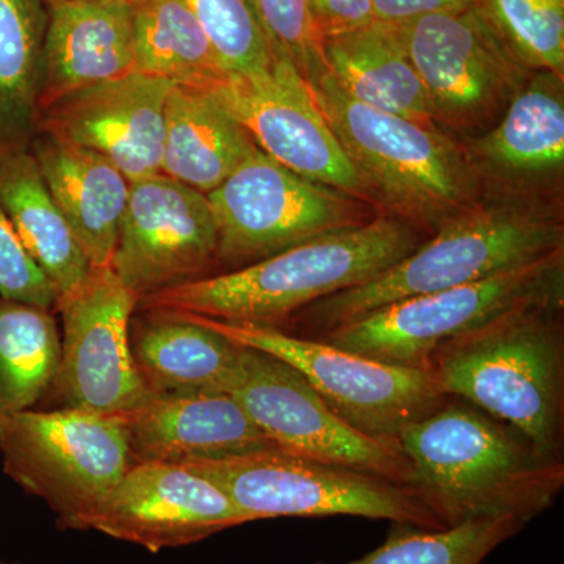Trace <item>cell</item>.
<instances>
[{
	"instance_id": "6da1fadb",
	"label": "cell",
	"mask_w": 564,
	"mask_h": 564,
	"mask_svg": "<svg viewBox=\"0 0 564 564\" xmlns=\"http://www.w3.org/2000/svg\"><path fill=\"white\" fill-rule=\"evenodd\" d=\"M397 444L413 469L411 489L445 527L503 518L527 525L563 491V458L454 397L403 429Z\"/></svg>"
},
{
	"instance_id": "7a4b0ae2",
	"label": "cell",
	"mask_w": 564,
	"mask_h": 564,
	"mask_svg": "<svg viewBox=\"0 0 564 564\" xmlns=\"http://www.w3.org/2000/svg\"><path fill=\"white\" fill-rule=\"evenodd\" d=\"M422 242L411 223L380 215L242 269L151 293L137 311L276 326L326 296L373 280Z\"/></svg>"
},
{
	"instance_id": "3957f363",
	"label": "cell",
	"mask_w": 564,
	"mask_h": 564,
	"mask_svg": "<svg viewBox=\"0 0 564 564\" xmlns=\"http://www.w3.org/2000/svg\"><path fill=\"white\" fill-rule=\"evenodd\" d=\"M563 299L527 304L441 345L429 370L454 399L513 426L562 458Z\"/></svg>"
},
{
	"instance_id": "277c9868",
	"label": "cell",
	"mask_w": 564,
	"mask_h": 564,
	"mask_svg": "<svg viewBox=\"0 0 564 564\" xmlns=\"http://www.w3.org/2000/svg\"><path fill=\"white\" fill-rule=\"evenodd\" d=\"M563 245L562 221L552 215L521 204H475L373 280L303 310V328L321 336L386 304L485 280L563 250Z\"/></svg>"
},
{
	"instance_id": "5b68a950",
	"label": "cell",
	"mask_w": 564,
	"mask_h": 564,
	"mask_svg": "<svg viewBox=\"0 0 564 564\" xmlns=\"http://www.w3.org/2000/svg\"><path fill=\"white\" fill-rule=\"evenodd\" d=\"M310 87L370 199L393 217L437 229L477 204L473 163L437 128L364 106L326 73Z\"/></svg>"
},
{
	"instance_id": "8992f818",
	"label": "cell",
	"mask_w": 564,
	"mask_h": 564,
	"mask_svg": "<svg viewBox=\"0 0 564 564\" xmlns=\"http://www.w3.org/2000/svg\"><path fill=\"white\" fill-rule=\"evenodd\" d=\"M563 282L560 250L485 280L386 304L315 337L391 366L429 370L441 345L516 307L563 299Z\"/></svg>"
},
{
	"instance_id": "52a82bcc",
	"label": "cell",
	"mask_w": 564,
	"mask_h": 564,
	"mask_svg": "<svg viewBox=\"0 0 564 564\" xmlns=\"http://www.w3.org/2000/svg\"><path fill=\"white\" fill-rule=\"evenodd\" d=\"M182 467L220 488L252 521L355 516L422 529H445L408 486L350 467L304 458L280 447Z\"/></svg>"
},
{
	"instance_id": "ba28073f",
	"label": "cell",
	"mask_w": 564,
	"mask_h": 564,
	"mask_svg": "<svg viewBox=\"0 0 564 564\" xmlns=\"http://www.w3.org/2000/svg\"><path fill=\"white\" fill-rule=\"evenodd\" d=\"M172 315L203 323L232 343L288 362L306 378L334 413L375 440L397 443L403 429L452 399L430 370L391 366L334 347L318 337L293 336L265 323Z\"/></svg>"
},
{
	"instance_id": "9c48e42d",
	"label": "cell",
	"mask_w": 564,
	"mask_h": 564,
	"mask_svg": "<svg viewBox=\"0 0 564 564\" xmlns=\"http://www.w3.org/2000/svg\"><path fill=\"white\" fill-rule=\"evenodd\" d=\"M0 455L3 473L66 530H82L132 466L120 419L76 408L0 415Z\"/></svg>"
},
{
	"instance_id": "30bf717a",
	"label": "cell",
	"mask_w": 564,
	"mask_h": 564,
	"mask_svg": "<svg viewBox=\"0 0 564 564\" xmlns=\"http://www.w3.org/2000/svg\"><path fill=\"white\" fill-rule=\"evenodd\" d=\"M207 199L217 262L228 272L370 220L355 196L291 172L258 147Z\"/></svg>"
},
{
	"instance_id": "8fae6325",
	"label": "cell",
	"mask_w": 564,
	"mask_h": 564,
	"mask_svg": "<svg viewBox=\"0 0 564 564\" xmlns=\"http://www.w3.org/2000/svg\"><path fill=\"white\" fill-rule=\"evenodd\" d=\"M228 393L282 451L411 488L413 469L399 444L352 429L323 402L299 370L276 356L242 347Z\"/></svg>"
},
{
	"instance_id": "7c38bea8",
	"label": "cell",
	"mask_w": 564,
	"mask_h": 564,
	"mask_svg": "<svg viewBox=\"0 0 564 564\" xmlns=\"http://www.w3.org/2000/svg\"><path fill=\"white\" fill-rule=\"evenodd\" d=\"M432 104L434 122L477 128L529 79L480 7L426 14L395 25Z\"/></svg>"
},
{
	"instance_id": "4fadbf2b",
	"label": "cell",
	"mask_w": 564,
	"mask_h": 564,
	"mask_svg": "<svg viewBox=\"0 0 564 564\" xmlns=\"http://www.w3.org/2000/svg\"><path fill=\"white\" fill-rule=\"evenodd\" d=\"M139 300L111 269H93L84 284L57 304L62 355L50 392L62 408L118 417L151 395L131 351Z\"/></svg>"
},
{
	"instance_id": "5bb4252c",
	"label": "cell",
	"mask_w": 564,
	"mask_h": 564,
	"mask_svg": "<svg viewBox=\"0 0 564 564\" xmlns=\"http://www.w3.org/2000/svg\"><path fill=\"white\" fill-rule=\"evenodd\" d=\"M203 90L209 91L273 161L306 180L370 199L369 188L318 109L310 84L288 57L274 55L272 68L265 73L229 74Z\"/></svg>"
},
{
	"instance_id": "9a60e30c",
	"label": "cell",
	"mask_w": 564,
	"mask_h": 564,
	"mask_svg": "<svg viewBox=\"0 0 564 564\" xmlns=\"http://www.w3.org/2000/svg\"><path fill=\"white\" fill-rule=\"evenodd\" d=\"M218 232L204 193L159 173L131 182L111 272L139 299L209 276Z\"/></svg>"
},
{
	"instance_id": "2e32d148",
	"label": "cell",
	"mask_w": 564,
	"mask_h": 564,
	"mask_svg": "<svg viewBox=\"0 0 564 564\" xmlns=\"http://www.w3.org/2000/svg\"><path fill=\"white\" fill-rule=\"evenodd\" d=\"M254 522L206 478L172 464H132L82 530L140 545L152 554L184 547Z\"/></svg>"
},
{
	"instance_id": "e0dca14e",
	"label": "cell",
	"mask_w": 564,
	"mask_h": 564,
	"mask_svg": "<svg viewBox=\"0 0 564 564\" xmlns=\"http://www.w3.org/2000/svg\"><path fill=\"white\" fill-rule=\"evenodd\" d=\"M173 82L132 73L73 93L40 111L36 131L87 148L129 182L162 173L165 106Z\"/></svg>"
},
{
	"instance_id": "ac0fdd59",
	"label": "cell",
	"mask_w": 564,
	"mask_h": 564,
	"mask_svg": "<svg viewBox=\"0 0 564 564\" xmlns=\"http://www.w3.org/2000/svg\"><path fill=\"white\" fill-rule=\"evenodd\" d=\"M118 419L132 464L185 466L276 447L225 392L151 393Z\"/></svg>"
},
{
	"instance_id": "d6986e66",
	"label": "cell",
	"mask_w": 564,
	"mask_h": 564,
	"mask_svg": "<svg viewBox=\"0 0 564 564\" xmlns=\"http://www.w3.org/2000/svg\"><path fill=\"white\" fill-rule=\"evenodd\" d=\"M133 7L98 0L47 2L39 115L65 96L135 73Z\"/></svg>"
},
{
	"instance_id": "ffe728a7",
	"label": "cell",
	"mask_w": 564,
	"mask_h": 564,
	"mask_svg": "<svg viewBox=\"0 0 564 564\" xmlns=\"http://www.w3.org/2000/svg\"><path fill=\"white\" fill-rule=\"evenodd\" d=\"M31 152L93 269H110L131 182L98 152L46 133Z\"/></svg>"
},
{
	"instance_id": "44dd1931",
	"label": "cell",
	"mask_w": 564,
	"mask_h": 564,
	"mask_svg": "<svg viewBox=\"0 0 564 564\" xmlns=\"http://www.w3.org/2000/svg\"><path fill=\"white\" fill-rule=\"evenodd\" d=\"M131 351L151 393L225 392L239 369L242 345L181 315L140 313Z\"/></svg>"
},
{
	"instance_id": "7402d4cb",
	"label": "cell",
	"mask_w": 564,
	"mask_h": 564,
	"mask_svg": "<svg viewBox=\"0 0 564 564\" xmlns=\"http://www.w3.org/2000/svg\"><path fill=\"white\" fill-rule=\"evenodd\" d=\"M323 62L334 84L355 101L423 126H434L432 104L395 25L372 22L323 40Z\"/></svg>"
},
{
	"instance_id": "603a6c76",
	"label": "cell",
	"mask_w": 564,
	"mask_h": 564,
	"mask_svg": "<svg viewBox=\"0 0 564 564\" xmlns=\"http://www.w3.org/2000/svg\"><path fill=\"white\" fill-rule=\"evenodd\" d=\"M534 73L508 104L502 120L475 141V161L494 177L522 184L563 172V77Z\"/></svg>"
},
{
	"instance_id": "cb8c5ba5",
	"label": "cell",
	"mask_w": 564,
	"mask_h": 564,
	"mask_svg": "<svg viewBox=\"0 0 564 564\" xmlns=\"http://www.w3.org/2000/svg\"><path fill=\"white\" fill-rule=\"evenodd\" d=\"M254 150L251 137L209 91L173 84L165 106L163 174L207 195Z\"/></svg>"
},
{
	"instance_id": "d4e9b609",
	"label": "cell",
	"mask_w": 564,
	"mask_h": 564,
	"mask_svg": "<svg viewBox=\"0 0 564 564\" xmlns=\"http://www.w3.org/2000/svg\"><path fill=\"white\" fill-rule=\"evenodd\" d=\"M0 203L25 251L57 293V304L68 299L90 276L93 267L52 199L31 151L0 155Z\"/></svg>"
},
{
	"instance_id": "484cf974",
	"label": "cell",
	"mask_w": 564,
	"mask_h": 564,
	"mask_svg": "<svg viewBox=\"0 0 564 564\" xmlns=\"http://www.w3.org/2000/svg\"><path fill=\"white\" fill-rule=\"evenodd\" d=\"M43 0H0V155L29 150L39 120Z\"/></svg>"
},
{
	"instance_id": "4316f807",
	"label": "cell",
	"mask_w": 564,
	"mask_h": 564,
	"mask_svg": "<svg viewBox=\"0 0 564 564\" xmlns=\"http://www.w3.org/2000/svg\"><path fill=\"white\" fill-rule=\"evenodd\" d=\"M133 46L137 73L198 88L229 76L182 0H144L133 7Z\"/></svg>"
},
{
	"instance_id": "83f0119b",
	"label": "cell",
	"mask_w": 564,
	"mask_h": 564,
	"mask_svg": "<svg viewBox=\"0 0 564 564\" xmlns=\"http://www.w3.org/2000/svg\"><path fill=\"white\" fill-rule=\"evenodd\" d=\"M61 355L52 311L0 299V415L35 406L50 392Z\"/></svg>"
},
{
	"instance_id": "f1b7e54d",
	"label": "cell",
	"mask_w": 564,
	"mask_h": 564,
	"mask_svg": "<svg viewBox=\"0 0 564 564\" xmlns=\"http://www.w3.org/2000/svg\"><path fill=\"white\" fill-rule=\"evenodd\" d=\"M524 527V522L507 518L474 519L445 529L393 524L380 547L340 564H481Z\"/></svg>"
},
{
	"instance_id": "f546056e",
	"label": "cell",
	"mask_w": 564,
	"mask_h": 564,
	"mask_svg": "<svg viewBox=\"0 0 564 564\" xmlns=\"http://www.w3.org/2000/svg\"><path fill=\"white\" fill-rule=\"evenodd\" d=\"M516 57L530 70L564 74V0H480Z\"/></svg>"
},
{
	"instance_id": "4dcf8cb0",
	"label": "cell",
	"mask_w": 564,
	"mask_h": 564,
	"mask_svg": "<svg viewBox=\"0 0 564 564\" xmlns=\"http://www.w3.org/2000/svg\"><path fill=\"white\" fill-rule=\"evenodd\" d=\"M202 25L223 68L256 76L272 68L274 55L251 0H182Z\"/></svg>"
},
{
	"instance_id": "1f68e13d",
	"label": "cell",
	"mask_w": 564,
	"mask_h": 564,
	"mask_svg": "<svg viewBox=\"0 0 564 564\" xmlns=\"http://www.w3.org/2000/svg\"><path fill=\"white\" fill-rule=\"evenodd\" d=\"M273 55L293 63L307 84L326 73L322 39L318 35L310 0H251Z\"/></svg>"
},
{
	"instance_id": "d6a6232c",
	"label": "cell",
	"mask_w": 564,
	"mask_h": 564,
	"mask_svg": "<svg viewBox=\"0 0 564 564\" xmlns=\"http://www.w3.org/2000/svg\"><path fill=\"white\" fill-rule=\"evenodd\" d=\"M0 299L55 310L57 293L46 274L25 251L13 223L0 203Z\"/></svg>"
},
{
	"instance_id": "836d02e7",
	"label": "cell",
	"mask_w": 564,
	"mask_h": 564,
	"mask_svg": "<svg viewBox=\"0 0 564 564\" xmlns=\"http://www.w3.org/2000/svg\"><path fill=\"white\" fill-rule=\"evenodd\" d=\"M322 41L375 22L373 0H310Z\"/></svg>"
},
{
	"instance_id": "e575fe53",
	"label": "cell",
	"mask_w": 564,
	"mask_h": 564,
	"mask_svg": "<svg viewBox=\"0 0 564 564\" xmlns=\"http://www.w3.org/2000/svg\"><path fill=\"white\" fill-rule=\"evenodd\" d=\"M480 0H373L375 21L400 25L426 14L473 9Z\"/></svg>"
},
{
	"instance_id": "d590c367",
	"label": "cell",
	"mask_w": 564,
	"mask_h": 564,
	"mask_svg": "<svg viewBox=\"0 0 564 564\" xmlns=\"http://www.w3.org/2000/svg\"><path fill=\"white\" fill-rule=\"evenodd\" d=\"M46 2H52V0H46ZM98 2H122L131 3V6H139V3L144 2V0H98Z\"/></svg>"
},
{
	"instance_id": "8d00e7d4",
	"label": "cell",
	"mask_w": 564,
	"mask_h": 564,
	"mask_svg": "<svg viewBox=\"0 0 564 564\" xmlns=\"http://www.w3.org/2000/svg\"><path fill=\"white\" fill-rule=\"evenodd\" d=\"M0 564H22V563H9V562H3V560H0Z\"/></svg>"
}]
</instances>
